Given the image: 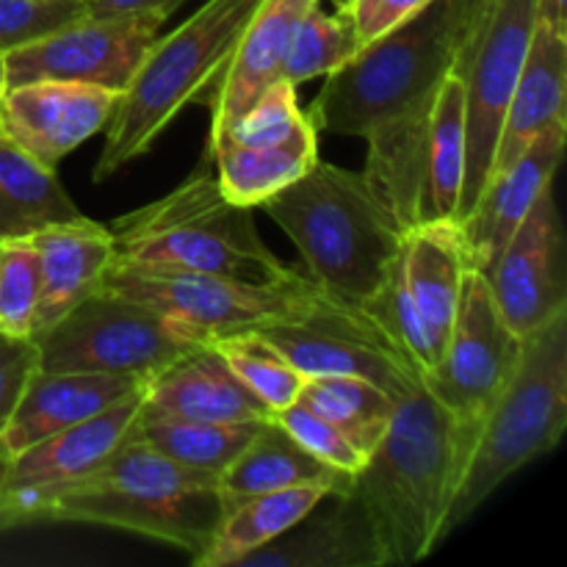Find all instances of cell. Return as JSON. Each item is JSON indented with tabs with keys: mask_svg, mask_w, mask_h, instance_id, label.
<instances>
[{
	"mask_svg": "<svg viewBox=\"0 0 567 567\" xmlns=\"http://www.w3.org/2000/svg\"><path fill=\"white\" fill-rule=\"evenodd\" d=\"M476 430L424 388L399 399L385 435L352 485L374 524L385 567L421 563L446 540L449 509Z\"/></svg>",
	"mask_w": 567,
	"mask_h": 567,
	"instance_id": "obj_1",
	"label": "cell"
},
{
	"mask_svg": "<svg viewBox=\"0 0 567 567\" xmlns=\"http://www.w3.org/2000/svg\"><path fill=\"white\" fill-rule=\"evenodd\" d=\"M260 208L291 238L321 297L343 308L363 310L402 252L404 233L363 175L336 164L316 161Z\"/></svg>",
	"mask_w": 567,
	"mask_h": 567,
	"instance_id": "obj_2",
	"label": "cell"
},
{
	"mask_svg": "<svg viewBox=\"0 0 567 567\" xmlns=\"http://www.w3.org/2000/svg\"><path fill=\"white\" fill-rule=\"evenodd\" d=\"M109 230L116 260L125 264L203 271L252 286L299 275L266 247L252 208L225 197L208 161L169 194L111 221Z\"/></svg>",
	"mask_w": 567,
	"mask_h": 567,
	"instance_id": "obj_3",
	"label": "cell"
},
{
	"mask_svg": "<svg viewBox=\"0 0 567 567\" xmlns=\"http://www.w3.org/2000/svg\"><path fill=\"white\" fill-rule=\"evenodd\" d=\"M216 482L127 435L109 463L59 493L42 518L133 532L197 559L225 515Z\"/></svg>",
	"mask_w": 567,
	"mask_h": 567,
	"instance_id": "obj_4",
	"label": "cell"
},
{
	"mask_svg": "<svg viewBox=\"0 0 567 567\" xmlns=\"http://www.w3.org/2000/svg\"><path fill=\"white\" fill-rule=\"evenodd\" d=\"M260 3L264 0H208L169 37L158 33L105 125L94 183L109 181L150 153L175 116L214 89V78L221 75Z\"/></svg>",
	"mask_w": 567,
	"mask_h": 567,
	"instance_id": "obj_5",
	"label": "cell"
},
{
	"mask_svg": "<svg viewBox=\"0 0 567 567\" xmlns=\"http://www.w3.org/2000/svg\"><path fill=\"white\" fill-rule=\"evenodd\" d=\"M567 426V310L524 338V352L507 385L482 415L474 446L446 518L457 532L498 487L546 457Z\"/></svg>",
	"mask_w": 567,
	"mask_h": 567,
	"instance_id": "obj_6",
	"label": "cell"
},
{
	"mask_svg": "<svg viewBox=\"0 0 567 567\" xmlns=\"http://www.w3.org/2000/svg\"><path fill=\"white\" fill-rule=\"evenodd\" d=\"M454 70V39L446 0L369 39L330 72L308 120L316 131L365 138L377 127L432 103Z\"/></svg>",
	"mask_w": 567,
	"mask_h": 567,
	"instance_id": "obj_7",
	"label": "cell"
},
{
	"mask_svg": "<svg viewBox=\"0 0 567 567\" xmlns=\"http://www.w3.org/2000/svg\"><path fill=\"white\" fill-rule=\"evenodd\" d=\"M33 341L44 371H94L142 382L155 380L199 343H210L181 321L103 286Z\"/></svg>",
	"mask_w": 567,
	"mask_h": 567,
	"instance_id": "obj_8",
	"label": "cell"
},
{
	"mask_svg": "<svg viewBox=\"0 0 567 567\" xmlns=\"http://www.w3.org/2000/svg\"><path fill=\"white\" fill-rule=\"evenodd\" d=\"M103 288L181 321L205 341L258 332L266 324L293 319L321 297L319 288L302 275L293 280L252 286L230 277L138 266L116 258L105 271Z\"/></svg>",
	"mask_w": 567,
	"mask_h": 567,
	"instance_id": "obj_9",
	"label": "cell"
},
{
	"mask_svg": "<svg viewBox=\"0 0 567 567\" xmlns=\"http://www.w3.org/2000/svg\"><path fill=\"white\" fill-rule=\"evenodd\" d=\"M169 17L155 11L83 14L3 55L6 89L33 81L86 83L125 92Z\"/></svg>",
	"mask_w": 567,
	"mask_h": 567,
	"instance_id": "obj_10",
	"label": "cell"
},
{
	"mask_svg": "<svg viewBox=\"0 0 567 567\" xmlns=\"http://www.w3.org/2000/svg\"><path fill=\"white\" fill-rule=\"evenodd\" d=\"M535 0H496L471 61L460 72L465 105V177L454 221H463L485 192L515 81L535 31Z\"/></svg>",
	"mask_w": 567,
	"mask_h": 567,
	"instance_id": "obj_11",
	"label": "cell"
},
{
	"mask_svg": "<svg viewBox=\"0 0 567 567\" xmlns=\"http://www.w3.org/2000/svg\"><path fill=\"white\" fill-rule=\"evenodd\" d=\"M258 332L305 377H360L393 399L424 388L413 365L363 310L343 308L324 297L305 313L260 327Z\"/></svg>",
	"mask_w": 567,
	"mask_h": 567,
	"instance_id": "obj_12",
	"label": "cell"
},
{
	"mask_svg": "<svg viewBox=\"0 0 567 567\" xmlns=\"http://www.w3.org/2000/svg\"><path fill=\"white\" fill-rule=\"evenodd\" d=\"M524 338L504 321L480 269L465 271L443 358L424 377V391L465 424L480 426L518 365Z\"/></svg>",
	"mask_w": 567,
	"mask_h": 567,
	"instance_id": "obj_13",
	"label": "cell"
},
{
	"mask_svg": "<svg viewBox=\"0 0 567 567\" xmlns=\"http://www.w3.org/2000/svg\"><path fill=\"white\" fill-rule=\"evenodd\" d=\"M144 393L147 385L105 408L103 413L22 449L6 463L0 509L11 529L42 518L59 493L70 491L109 463L111 454L131 435L133 421L142 413Z\"/></svg>",
	"mask_w": 567,
	"mask_h": 567,
	"instance_id": "obj_14",
	"label": "cell"
},
{
	"mask_svg": "<svg viewBox=\"0 0 567 567\" xmlns=\"http://www.w3.org/2000/svg\"><path fill=\"white\" fill-rule=\"evenodd\" d=\"M482 275L515 336H532L565 313L567 255L554 186L537 197L518 230Z\"/></svg>",
	"mask_w": 567,
	"mask_h": 567,
	"instance_id": "obj_15",
	"label": "cell"
},
{
	"mask_svg": "<svg viewBox=\"0 0 567 567\" xmlns=\"http://www.w3.org/2000/svg\"><path fill=\"white\" fill-rule=\"evenodd\" d=\"M120 92L86 83L33 81L6 89L0 97V133L48 169L103 131Z\"/></svg>",
	"mask_w": 567,
	"mask_h": 567,
	"instance_id": "obj_16",
	"label": "cell"
},
{
	"mask_svg": "<svg viewBox=\"0 0 567 567\" xmlns=\"http://www.w3.org/2000/svg\"><path fill=\"white\" fill-rule=\"evenodd\" d=\"M567 120H559L546 127L509 169L491 177L474 210L457 221L474 269L485 271L498 258L537 197L554 186V175L563 164Z\"/></svg>",
	"mask_w": 567,
	"mask_h": 567,
	"instance_id": "obj_17",
	"label": "cell"
},
{
	"mask_svg": "<svg viewBox=\"0 0 567 567\" xmlns=\"http://www.w3.org/2000/svg\"><path fill=\"white\" fill-rule=\"evenodd\" d=\"M327 502L236 567H385L374 524L358 496L330 493Z\"/></svg>",
	"mask_w": 567,
	"mask_h": 567,
	"instance_id": "obj_18",
	"label": "cell"
},
{
	"mask_svg": "<svg viewBox=\"0 0 567 567\" xmlns=\"http://www.w3.org/2000/svg\"><path fill=\"white\" fill-rule=\"evenodd\" d=\"M319 3L321 0H264L255 9L230 61L221 70L219 83L205 94L210 100L208 144H214L230 127V122L258 100L266 86L280 81L288 44L302 17Z\"/></svg>",
	"mask_w": 567,
	"mask_h": 567,
	"instance_id": "obj_19",
	"label": "cell"
},
{
	"mask_svg": "<svg viewBox=\"0 0 567 567\" xmlns=\"http://www.w3.org/2000/svg\"><path fill=\"white\" fill-rule=\"evenodd\" d=\"M144 385L147 382L136 380V377L37 369L11 413L9 424L0 432V454L11 460L22 449L103 413L105 408L131 396Z\"/></svg>",
	"mask_w": 567,
	"mask_h": 567,
	"instance_id": "obj_20",
	"label": "cell"
},
{
	"mask_svg": "<svg viewBox=\"0 0 567 567\" xmlns=\"http://www.w3.org/2000/svg\"><path fill=\"white\" fill-rule=\"evenodd\" d=\"M142 413L186 421L271 419V410L238 380L214 341L194 347L150 380Z\"/></svg>",
	"mask_w": 567,
	"mask_h": 567,
	"instance_id": "obj_21",
	"label": "cell"
},
{
	"mask_svg": "<svg viewBox=\"0 0 567 567\" xmlns=\"http://www.w3.org/2000/svg\"><path fill=\"white\" fill-rule=\"evenodd\" d=\"M28 241L37 249L42 275V293L33 319V336H39L103 286L116 252L109 227L86 216L42 227L28 236Z\"/></svg>",
	"mask_w": 567,
	"mask_h": 567,
	"instance_id": "obj_22",
	"label": "cell"
},
{
	"mask_svg": "<svg viewBox=\"0 0 567 567\" xmlns=\"http://www.w3.org/2000/svg\"><path fill=\"white\" fill-rule=\"evenodd\" d=\"M567 120V33L535 22L493 153L491 177L502 175L554 122Z\"/></svg>",
	"mask_w": 567,
	"mask_h": 567,
	"instance_id": "obj_23",
	"label": "cell"
},
{
	"mask_svg": "<svg viewBox=\"0 0 567 567\" xmlns=\"http://www.w3.org/2000/svg\"><path fill=\"white\" fill-rule=\"evenodd\" d=\"M216 485L227 513L247 498L286 487L321 485L330 493H349L354 476L316 460L275 419H266L247 449L221 471Z\"/></svg>",
	"mask_w": 567,
	"mask_h": 567,
	"instance_id": "obj_24",
	"label": "cell"
},
{
	"mask_svg": "<svg viewBox=\"0 0 567 567\" xmlns=\"http://www.w3.org/2000/svg\"><path fill=\"white\" fill-rule=\"evenodd\" d=\"M468 269L474 266H471L463 233L454 219L424 221L404 233L399 271L419 313L443 341L452 330L454 310H457Z\"/></svg>",
	"mask_w": 567,
	"mask_h": 567,
	"instance_id": "obj_25",
	"label": "cell"
},
{
	"mask_svg": "<svg viewBox=\"0 0 567 567\" xmlns=\"http://www.w3.org/2000/svg\"><path fill=\"white\" fill-rule=\"evenodd\" d=\"M205 161H216V181L230 203L260 208L269 197L291 186L319 161L313 122L305 120L288 138L260 147L219 144Z\"/></svg>",
	"mask_w": 567,
	"mask_h": 567,
	"instance_id": "obj_26",
	"label": "cell"
},
{
	"mask_svg": "<svg viewBox=\"0 0 567 567\" xmlns=\"http://www.w3.org/2000/svg\"><path fill=\"white\" fill-rule=\"evenodd\" d=\"M81 216L55 169L33 161L0 133V244L20 241L42 227Z\"/></svg>",
	"mask_w": 567,
	"mask_h": 567,
	"instance_id": "obj_27",
	"label": "cell"
},
{
	"mask_svg": "<svg viewBox=\"0 0 567 567\" xmlns=\"http://www.w3.org/2000/svg\"><path fill=\"white\" fill-rule=\"evenodd\" d=\"M324 496H330L327 487L302 485L247 498L221 515L214 540L192 563L197 567H236L244 557L291 529Z\"/></svg>",
	"mask_w": 567,
	"mask_h": 567,
	"instance_id": "obj_28",
	"label": "cell"
},
{
	"mask_svg": "<svg viewBox=\"0 0 567 567\" xmlns=\"http://www.w3.org/2000/svg\"><path fill=\"white\" fill-rule=\"evenodd\" d=\"M465 177V105L463 81L449 75L441 83L430 116L421 186V225L454 219Z\"/></svg>",
	"mask_w": 567,
	"mask_h": 567,
	"instance_id": "obj_29",
	"label": "cell"
},
{
	"mask_svg": "<svg viewBox=\"0 0 567 567\" xmlns=\"http://www.w3.org/2000/svg\"><path fill=\"white\" fill-rule=\"evenodd\" d=\"M264 421H186L138 413L131 437L186 468L219 476L258 435Z\"/></svg>",
	"mask_w": 567,
	"mask_h": 567,
	"instance_id": "obj_30",
	"label": "cell"
},
{
	"mask_svg": "<svg viewBox=\"0 0 567 567\" xmlns=\"http://www.w3.org/2000/svg\"><path fill=\"white\" fill-rule=\"evenodd\" d=\"M299 402L338 426L369 457L385 435L399 399L360 377H308Z\"/></svg>",
	"mask_w": 567,
	"mask_h": 567,
	"instance_id": "obj_31",
	"label": "cell"
},
{
	"mask_svg": "<svg viewBox=\"0 0 567 567\" xmlns=\"http://www.w3.org/2000/svg\"><path fill=\"white\" fill-rule=\"evenodd\" d=\"M363 313L385 332L388 341L413 365L415 374L421 377V385H424V377L441 363L446 341L426 324V319L419 313L413 299H410L404 277L399 271V258L393 260L380 291L363 305Z\"/></svg>",
	"mask_w": 567,
	"mask_h": 567,
	"instance_id": "obj_32",
	"label": "cell"
},
{
	"mask_svg": "<svg viewBox=\"0 0 567 567\" xmlns=\"http://www.w3.org/2000/svg\"><path fill=\"white\" fill-rule=\"evenodd\" d=\"M360 48H363V42L358 37V25L347 9L327 14V11H321V6H313L302 17L291 44H288L280 81L302 86L316 78H327L343 61L352 59Z\"/></svg>",
	"mask_w": 567,
	"mask_h": 567,
	"instance_id": "obj_33",
	"label": "cell"
},
{
	"mask_svg": "<svg viewBox=\"0 0 567 567\" xmlns=\"http://www.w3.org/2000/svg\"><path fill=\"white\" fill-rule=\"evenodd\" d=\"M214 347L225 363L236 371L238 380L271 410V415L293 404L302 393L308 377L299 374L286 354L271 347L260 332H238V336L216 338Z\"/></svg>",
	"mask_w": 567,
	"mask_h": 567,
	"instance_id": "obj_34",
	"label": "cell"
},
{
	"mask_svg": "<svg viewBox=\"0 0 567 567\" xmlns=\"http://www.w3.org/2000/svg\"><path fill=\"white\" fill-rule=\"evenodd\" d=\"M42 275L39 255L28 238L6 241L0 252V332L17 338L33 336Z\"/></svg>",
	"mask_w": 567,
	"mask_h": 567,
	"instance_id": "obj_35",
	"label": "cell"
},
{
	"mask_svg": "<svg viewBox=\"0 0 567 567\" xmlns=\"http://www.w3.org/2000/svg\"><path fill=\"white\" fill-rule=\"evenodd\" d=\"M308 120L297 103V86L286 81H275L258 94L252 105L241 116L230 122L225 133L208 144V153L219 144H241V147H260L291 136Z\"/></svg>",
	"mask_w": 567,
	"mask_h": 567,
	"instance_id": "obj_36",
	"label": "cell"
},
{
	"mask_svg": "<svg viewBox=\"0 0 567 567\" xmlns=\"http://www.w3.org/2000/svg\"><path fill=\"white\" fill-rule=\"evenodd\" d=\"M271 419L305 449V452L313 454L316 460L327 463L330 468L343 471V474H358L365 463V454L343 435L338 426H332L330 421L321 419L316 410H310L305 402H293L288 408H282L280 413H275Z\"/></svg>",
	"mask_w": 567,
	"mask_h": 567,
	"instance_id": "obj_37",
	"label": "cell"
},
{
	"mask_svg": "<svg viewBox=\"0 0 567 567\" xmlns=\"http://www.w3.org/2000/svg\"><path fill=\"white\" fill-rule=\"evenodd\" d=\"M86 14V0H0V55Z\"/></svg>",
	"mask_w": 567,
	"mask_h": 567,
	"instance_id": "obj_38",
	"label": "cell"
},
{
	"mask_svg": "<svg viewBox=\"0 0 567 567\" xmlns=\"http://www.w3.org/2000/svg\"><path fill=\"white\" fill-rule=\"evenodd\" d=\"M39 369V349L33 338L0 332V432L9 424L22 391Z\"/></svg>",
	"mask_w": 567,
	"mask_h": 567,
	"instance_id": "obj_39",
	"label": "cell"
},
{
	"mask_svg": "<svg viewBox=\"0 0 567 567\" xmlns=\"http://www.w3.org/2000/svg\"><path fill=\"white\" fill-rule=\"evenodd\" d=\"M449 6V22H452V39H454V70L452 75H460L465 64L471 61V53L476 48L482 28H485L487 17H491L496 0H446Z\"/></svg>",
	"mask_w": 567,
	"mask_h": 567,
	"instance_id": "obj_40",
	"label": "cell"
},
{
	"mask_svg": "<svg viewBox=\"0 0 567 567\" xmlns=\"http://www.w3.org/2000/svg\"><path fill=\"white\" fill-rule=\"evenodd\" d=\"M426 3H432V0H369L363 9H358L352 14L360 42L365 44L369 39L382 37L385 31L396 28L399 22L419 14Z\"/></svg>",
	"mask_w": 567,
	"mask_h": 567,
	"instance_id": "obj_41",
	"label": "cell"
},
{
	"mask_svg": "<svg viewBox=\"0 0 567 567\" xmlns=\"http://www.w3.org/2000/svg\"><path fill=\"white\" fill-rule=\"evenodd\" d=\"M183 0H86V14L109 17V14H133V11H155V14L169 17Z\"/></svg>",
	"mask_w": 567,
	"mask_h": 567,
	"instance_id": "obj_42",
	"label": "cell"
},
{
	"mask_svg": "<svg viewBox=\"0 0 567 567\" xmlns=\"http://www.w3.org/2000/svg\"><path fill=\"white\" fill-rule=\"evenodd\" d=\"M535 11L537 22L559 33H567V0H535Z\"/></svg>",
	"mask_w": 567,
	"mask_h": 567,
	"instance_id": "obj_43",
	"label": "cell"
},
{
	"mask_svg": "<svg viewBox=\"0 0 567 567\" xmlns=\"http://www.w3.org/2000/svg\"><path fill=\"white\" fill-rule=\"evenodd\" d=\"M6 463H9V460H6L3 454H0V485H3ZM6 529H11V524H9V518H6V515H3V509H0V532H6Z\"/></svg>",
	"mask_w": 567,
	"mask_h": 567,
	"instance_id": "obj_44",
	"label": "cell"
},
{
	"mask_svg": "<svg viewBox=\"0 0 567 567\" xmlns=\"http://www.w3.org/2000/svg\"><path fill=\"white\" fill-rule=\"evenodd\" d=\"M365 3H369V0H349V3L343 6V9H347L349 14H354V11H358V9H363Z\"/></svg>",
	"mask_w": 567,
	"mask_h": 567,
	"instance_id": "obj_45",
	"label": "cell"
},
{
	"mask_svg": "<svg viewBox=\"0 0 567 567\" xmlns=\"http://www.w3.org/2000/svg\"><path fill=\"white\" fill-rule=\"evenodd\" d=\"M6 92V72H3V55H0V97Z\"/></svg>",
	"mask_w": 567,
	"mask_h": 567,
	"instance_id": "obj_46",
	"label": "cell"
},
{
	"mask_svg": "<svg viewBox=\"0 0 567 567\" xmlns=\"http://www.w3.org/2000/svg\"><path fill=\"white\" fill-rule=\"evenodd\" d=\"M0 252H3V244H0Z\"/></svg>",
	"mask_w": 567,
	"mask_h": 567,
	"instance_id": "obj_47",
	"label": "cell"
}]
</instances>
